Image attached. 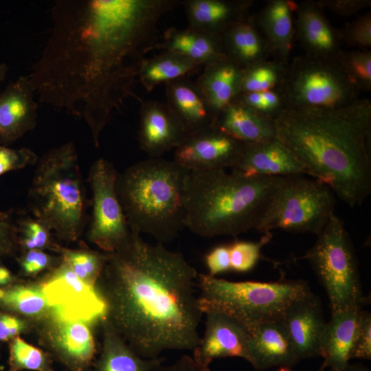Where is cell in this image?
I'll return each mask as SVG.
<instances>
[{"mask_svg":"<svg viewBox=\"0 0 371 371\" xmlns=\"http://www.w3.org/2000/svg\"><path fill=\"white\" fill-rule=\"evenodd\" d=\"M371 359V314L362 311L351 359Z\"/></svg>","mask_w":371,"mask_h":371,"instance_id":"cell-43","label":"cell"},{"mask_svg":"<svg viewBox=\"0 0 371 371\" xmlns=\"http://www.w3.org/2000/svg\"><path fill=\"white\" fill-rule=\"evenodd\" d=\"M295 37L304 54L335 59L341 48L338 29L326 17L324 9L316 1L306 0L296 3Z\"/></svg>","mask_w":371,"mask_h":371,"instance_id":"cell-19","label":"cell"},{"mask_svg":"<svg viewBox=\"0 0 371 371\" xmlns=\"http://www.w3.org/2000/svg\"><path fill=\"white\" fill-rule=\"evenodd\" d=\"M224 56L243 69L269 59L270 49L256 27L251 15L220 36Z\"/></svg>","mask_w":371,"mask_h":371,"instance_id":"cell-26","label":"cell"},{"mask_svg":"<svg viewBox=\"0 0 371 371\" xmlns=\"http://www.w3.org/2000/svg\"><path fill=\"white\" fill-rule=\"evenodd\" d=\"M155 49L184 55L201 66L225 57L219 36L189 27L168 29Z\"/></svg>","mask_w":371,"mask_h":371,"instance_id":"cell-28","label":"cell"},{"mask_svg":"<svg viewBox=\"0 0 371 371\" xmlns=\"http://www.w3.org/2000/svg\"><path fill=\"white\" fill-rule=\"evenodd\" d=\"M256 370L289 367L299 362L282 318L266 321L250 329L247 359Z\"/></svg>","mask_w":371,"mask_h":371,"instance_id":"cell-20","label":"cell"},{"mask_svg":"<svg viewBox=\"0 0 371 371\" xmlns=\"http://www.w3.org/2000/svg\"><path fill=\"white\" fill-rule=\"evenodd\" d=\"M180 0H59L30 81L38 99L87 124L93 144L113 112L133 95L158 23Z\"/></svg>","mask_w":371,"mask_h":371,"instance_id":"cell-1","label":"cell"},{"mask_svg":"<svg viewBox=\"0 0 371 371\" xmlns=\"http://www.w3.org/2000/svg\"><path fill=\"white\" fill-rule=\"evenodd\" d=\"M233 102L242 104L271 121L287 107L278 89L240 93L236 95Z\"/></svg>","mask_w":371,"mask_h":371,"instance_id":"cell-37","label":"cell"},{"mask_svg":"<svg viewBox=\"0 0 371 371\" xmlns=\"http://www.w3.org/2000/svg\"><path fill=\"white\" fill-rule=\"evenodd\" d=\"M107 300L112 326L146 359L167 350H193L203 314L198 273L181 253L146 242L133 229L107 255Z\"/></svg>","mask_w":371,"mask_h":371,"instance_id":"cell-2","label":"cell"},{"mask_svg":"<svg viewBox=\"0 0 371 371\" xmlns=\"http://www.w3.org/2000/svg\"><path fill=\"white\" fill-rule=\"evenodd\" d=\"M200 65L188 57L170 51L150 58H144L138 74L142 86L151 91L156 86L175 80L186 78L196 72Z\"/></svg>","mask_w":371,"mask_h":371,"instance_id":"cell-29","label":"cell"},{"mask_svg":"<svg viewBox=\"0 0 371 371\" xmlns=\"http://www.w3.org/2000/svg\"><path fill=\"white\" fill-rule=\"evenodd\" d=\"M362 311L363 308H352L331 313L319 343L323 367L341 371L349 363Z\"/></svg>","mask_w":371,"mask_h":371,"instance_id":"cell-23","label":"cell"},{"mask_svg":"<svg viewBox=\"0 0 371 371\" xmlns=\"http://www.w3.org/2000/svg\"><path fill=\"white\" fill-rule=\"evenodd\" d=\"M165 85L166 103L188 137L214 125L216 115L195 81L181 78Z\"/></svg>","mask_w":371,"mask_h":371,"instance_id":"cell-21","label":"cell"},{"mask_svg":"<svg viewBox=\"0 0 371 371\" xmlns=\"http://www.w3.org/2000/svg\"><path fill=\"white\" fill-rule=\"evenodd\" d=\"M205 260L210 276L231 269L229 245L216 247L205 256Z\"/></svg>","mask_w":371,"mask_h":371,"instance_id":"cell-46","label":"cell"},{"mask_svg":"<svg viewBox=\"0 0 371 371\" xmlns=\"http://www.w3.org/2000/svg\"><path fill=\"white\" fill-rule=\"evenodd\" d=\"M18 245V229L12 213L0 210V258L12 254Z\"/></svg>","mask_w":371,"mask_h":371,"instance_id":"cell-42","label":"cell"},{"mask_svg":"<svg viewBox=\"0 0 371 371\" xmlns=\"http://www.w3.org/2000/svg\"><path fill=\"white\" fill-rule=\"evenodd\" d=\"M243 70L226 57L203 65L195 82L216 117L239 93Z\"/></svg>","mask_w":371,"mask_h":371,"instance_id":"cell-25","label":"cell"},{"mask_svg":"<svg viewBox=\"0 0 371 371\" xmlns=\"http://www.w3.org/2000/svg\"><path fill=\"white\" fill-rule=\"evenodd\" d=\"M38 157L30 148H11L0 144V176L37 163Z\"/></svg>","mask_w":371,"mask_h":371,"instance_id":"cell-41","label":"cell"},{"mask_svg":"<svg viewBox=\"0 0 371 371\" xmlns=\"http://www.w3.org/2000/svg\"><path fill=\"white\" fill-rule=\"evenodd\" d=\"M271 232L265 233L258 242L236 240L229 245L231 269L247 272L254 267L260 257L262 247L269 242Z\"/></svg>","mask_w":371,"mask_h":371,"instance_id":"cell-39","label":"cell"},{"mask_svg":"<svg viewBox=\"0 0 371 371\" xmlns=\"http://www.w3.org/2000/svg\"><path fill=\"white\" fill-rule=\"evenodd\" d=\"M14 281V276L12 273L0 262V288L7 286Z\"/></svg>","mask_w":371,"mask_h":371,"instance_id":"cell-49","label":"cell"},{"mask_svg":"<svg viewBox=\"0 0 371 371\" xmlns=\"http://www.w3.org/2000/svg\"><path fill=\"white\" fill-rule=\"evenodd\" d=\"M282 319L299 361L319 356V343L326 322L322 302L312 291L293 301Z\"/></svg>","mask_w":371,"mask_h":371,"instance_id":"cell-15","label":"cell"},{"mask_svg":"<svg viewBox=\"0 0 371 371\" xmlns=\"http://www.w3.org/2000/svg\"><path fill=\"white\" fill-rule=\"evenodd\" d=\"M3 369V367L0 366V370Z\"/></svg>","mask_w":371,"mask_h":371,"instance_id":"cell-53","label":"cell"},{"mask_svg":"<svg viewBox=\"0 0 371 371\" xmlns=\"http://www.w3.org/2000/svg\"><path fill=\"white\" fill-rule=\"evenodd\" d=\"M277 89L287 107L297 109L339 108L360 94L336 59L306 54L289 60Z\"/></svg>","mask_w":371,"mask_h":371,"instance_id":"cell-9","label":"cell"},{"mask_svg":"<svg viewBox=\"0 0 371 371\" xmlns=\"http://www.w3.org/2000/svg\"><path fill=\"white\" fill-rule=\"evenodd\" d=\"M41 289L48 306L62 322H90L106 311L104 300L92 285L78 278L63 261Z\"/></svg>","mask_w":371,"mask_h":371,"instance_id":"cell-12","label":"cell"},{"mask_svg":"<svg viewBox=\"0 0 371 371\" xmlns=\"http://www.w3.org/2000/svg\"><path fill=\"white\" fill-rule=\"evenodd\" d=\"M188 135L166 103L142 102L137 139L139 148L150 157H161L179 147Z\"/></svg>","mask_w":371,"mask_h":371,"instance_id":"cell-16","label":"cell"},{"mask_svg":"<svg viewBox=\"0 0 371 371\" xmlns=\"http://www.w3.org/2000/svg\"><path fill=\"white\" fill-rule=\"evenodd\" d=\"M117 176L113 164L100 158L91 165L88 177L92 192L88 238L108 252L117 249L130 232L116 190Z\"/></svg>","mask_w":371,"mask_h":371,"instance_id":"cell-11","label":"cell"},{"mask_svg":"<svg viewBox=\"0 0 371 371\" xmlns=\"http://www.w3.org/2000/svg\"><path fill=\"white\" fill-rule=\"evenodd\" d=\"M189 171L173 160L150 157L118 174L116 190L129 228L161 244L177 237L186 228Z\"/></svg>","mask_w":371,"mask_h":371,"instance_id":"cell-5","label":"cell"},{"mask_svg":"<svg viewBox=\"0 0 371 371\" xmlns=\"http://www.w3.org/2000/svg\"><path fill=\"white\" fill-rule=\"evenodd\" d=\"M152 371H211L209 367L200 365L194 361L192 357L185 355L174 363L163 365V363Z\"/></svg>","mask_w":371,"mask_h":371,"instance_id":"cell-48","label":"cell"},{"mask_svg":"<svg viewBox=\"0 0 371 371\" xmlns=\"http://www.w3.org/2000/svg\"><path fill=\"white\" fill-rule=\"evenodd\" d=\"M276 137L306 175L350 207L371 193V101L359 98L335 109L286 107L273 120Z\"/></svg>","mask_w":371,"mask_h":371,"instance_id":"cell-3","label":"cell"},{"mask_svg":"<svg viewBox=\"0 0 371 371\" xmlns=\"http://www.w3.org/2000/svg\"><path fill=\"white\" fill-rule=\"evenodd\" d=\"M336 60L359 91H371V51L341 49Z\"/></svg>","mask_w":371,"mask_h":371,"instance_id":"cell-35","label":"cell"},{"mask_svg":"<svg viewBox=\"0 0 371 371\" xmlns=\"http://www.w3.org/2000/svg\"><path fill=\"white\" fill-rule=\"evenodd\" d=\"M36 164L27 195L32 214L61 239L76 240L89 202L74 142L47 150Z\"/></svg>","mask_w":371,"mask_h":371,"instance_id":"cell-6","label":"cell"},{"mask_svg":"<svg viewBox=\"0 0 371 371\" xmlns=\"http://www.w3.org/2000/svg\"><path fill=\"white\" fill-rule=\"evenodd\" d=\"M28 76L10 82L0 93V144L8 146L36 126L38 103Z\"/></svg>","mask_w":371,"mask_h":371,"instance_id":"cell-17","label":"cell"},{"mask_svg":"<svg viewBox=\"0 0 371 371\" xmlns=\"http://www.w3.org/2000/svg\"><path fill=\"white\" fill-rule=\"evenodd\" d=\"M18 262L24 274L35 275L53 265L55 258L42 250L31 249L24 251Z\"/></svg>","mask_w":371,"mask_h":371,"instance_id":"cell-44","label":"cell"},{"mask_svg":"<svg viewBox=\"0 0 371 371\" xmlns=\"http://www.w3.org/2000/svg\"><path fill=\"white\" fill-rule=\"evenodd\" d=\"M246 145L214 125L187 137L175 149L173 161L189 170L232 168Z\"/></svg>","mask_w":371,"mask_h":371,"instance_id":"cell-13","label":"cell"},{"mask_svg":"<svg viewBox=\"0 0 371 371\" xmlns=\"http://www.w3.org/2000/svg\"><path fill=\"white\" fill-rule=\"evenodd\" d=\"M18 245L24 251L41 250L54 246L51 238V229L36 218L25 217L17 223Z\"/></svg>","mask_w":371,"mask_h":371,"instance_id":"cell-38","label":"cell"},{"mask_svg":"<svg viewBox=\"0 0 371 371\" xmlns=\"http://www.w3.org/2000/svg\"><path fill=\"white\" fill-rule=\"evenodd\" d=\"M231 170L247 177L306 175L295 155L276 137L247 144L238 162Z\"/></svg>","mask_w":371,"mask_h":371,"instance_id":"cell-18","label":"cell"},{"mask_svg":"<svg viewBox=\"0 0 371 371\" xmlns=\"http://www.w3.org/2000/svg\"><path fill=\"white\" fill-rule=\"evenodd\" d=\"M254 0H185L181 4L188 27L219 36L247 19Z\"/></svg>","mask_w":371,"mask_h":371,"instance_id":"cell-22","label":"cell"},{"mask_svg":"<svg viewBox=\"0 0 371 371\" xmlns=\"http://www.w3.org/2000/svg\"><path fill=\"white\" fill-rule=\"evenodd\" d=\"M66 263L80 280L93 284L107 260V255L85 249H67L56 247Z\"/></svg>","mask_w":371,"mask_h":371,"instance_id":"cell-34","label":"cell"},{"mask_svg":"<svg viewBox=\"0 0 371 371\" xmlns=\"http://www.w3.org/2000/svg\"><path fill=\"white\" fill-rule=\"evenodd\" d=\"M341 43L348 46L357 47L361 50L371 47V12L359 16L354 21L338 29Z\"/></svg>","mask_w":371,"mask_h":371,"instance_id":"cell-40","label":"cell"},{"mask_svg":"<svg viewBox=\"0 0 371 371\" xmlns=\"http://www.w3.org/2000/svg\"><path fill=\"white\" fill-rule=\"evenodd\" d=\"M330 371H334L330 370ZM341 371H370L368 368L361 364H351L348 363L342 370Z\"/></svg>","mask_w":371,"mask_h":371,"instance_id":"cell-50","label":"cell"},{"mask_svg":"<svg viewBox=\"0 0 371 371\" xmlns=\"http://www.w3.org/2000/svg\"><path fill=\"white\" fill-rule=\"evenodd\" d=\"M303 256L325 289L331 313L363 308L368 304L360 281L355 251L341 218L333 213Z\"/></svg>","mask_w":371,"mask_h":371,"instance_id":"cell-8","label":"cell"},{"mask_svg":"<svg viewBox=\"0 0 371 371\" xmlns=\"http://www.w3.org/2000/svg\"><path fill=\"white\" fill-rule=\"evenodd\" d=\"M8 68L5 63H0V83L5 79Z\"/></svg>","mask_w":371,"mask_h":371,"instance_id":"cell-51","label":"cell"},{"mask_svg":"<svg viewBox=\"0 0 371 371\" xmlns=\"http://www.w3.org/2000/svg\"><path fill=\"white\" fill-rule=\"evenodd\" d=\"M214 126L232 137L247 144L276 137L273 121L235 102L217 114Z\"/></svg>","mask_w":371,"mask_h":371,"instance_id":"cell-27","label":"cell"},{"mask_svg":"<svg viewBox=\"0 0 371 371\" xmlns=\"http://www.w3.org/2000/svg\"><path fill=\"white\" fill-rule=\"evenodd\" d=\"M57 347L61 359L73 371L84 370L95 353L92 335L81 322H63L58 333Z\"/></svg>","mask_w":371,"mask_h":371,"instance_id":"cell-30","label":"cell"},{"mask_svg":"<svg viewBox=\"0 0 371 371\" xmlns=\"http://www.w3.org/2000/svg\"><path fill=\"white\" fill-rule=\"evenodd\" d=\"M197 282L198 303L203 313L210 310L224 312L249 330L262 322L282 318L293 301L311 291L302 280L231 282L200 273Z\"/></svg>","mask_w":371,"mask_h":371,"instance_id":"cell-7","label":"cell"},{"mask_svg":"<svg viewBox=\"0 0 371 371\" xmlns=\"http://www.w3.org/2000/svg\"><path fill=\"white\" fill-rule=\"evenodd\" d=\"M287 65L265 60L243 70L239 93L277 89L282 82Z\"/></svg>","mask_w":371,"mask_h":371,"instance_id":"cell-33","label":"cell"},{"mask_svg":"<svg viewBox=\"0 0 371 371\" xmlns=\"http://www.w3.org/2000/svg\"><path fill=\"white\" fill-rule=\"evenodd\" d=\"M0 306L25 315L41 314L49 307L42 289L21 284L0 288Z\"/></svg>","mask_w":371,"mask_h":371,"instance_id":"cell-32","label":"cell"},{"mask_svg":"<svg viewBox=\"0 0 371 371\" xmlns=\"http://www.w3.org/2000/svg\"><path fill=\"white\" fill-rule=\"evenodd\" d=\"M9 365L10 371H54L47 355L19 336L10 342Z\"/></svg>","mask_w":371,"mask_h":371,"instance_id":"cell-36","label":"cell"},{"mask_svg":"<svg viewBox=\"0 0 371 371\" xmlns=\"http://www.w3.org/2000/svg\"><path fill=\"white\" fill-rule=\"evenodd\" d=\"M205 332L192 351L193 359L209 367L215 359L240 357L246 360L249 329L240 321L222 311H205Z\"/></svg>","mask_w":371,"mask_h":371,"instance_id":"cell-14","label":"cell"},{"mask_svg":"<svg viewBox=\"0 0 371 371\" xmlns=\"http://www.w3.org/2000/svg\"><path fill=\"white\" fill-rule=\"evenodd\" d=\"M164 361L159 357H140L109 327L103 352L95 371H152Z\"/></svg>","mask_w":371,"mask_h":371,"instance_id":"cell-31","label":"cell"},{"mask_svg":"<svg viewBox=\"0 0 371 371\" xmlns=\"http://www.w3.org/2000/svg\"><path fill=\"white\" fill-rule=\"evenodd\" d=\"M324 369L325 368L321 366L320 368L318 369L317 371H324ZM274 371H294V370L291 369V368L289 367H280V368Z\"/></svg>","mask_w":371,"mask_h":371,"instance_id":"cell-52","label":"cell"},{"mask_svg":"<svg viewBox=\"0 0 371 371\" xmlns=\"http://www.w3.org/2000/svg\"><path fill=\"white\" fill-rule=\"evenodd\" d=\"M285 177H247L225 169L190 170L186 228L202 237L257 230Z\"/></svg>","mask_w":371,"mask_h":371,"instance_id":"cell-4","label":"cell"},{"mask_svg":"<svg viewBox=\"0 0 371 371\" xmlns=\"http://www.w3.org/2000/svg\"><path fill=\"white\" fill-rule=\"evenodd\" d=\"M335 204L333 192L323 183L302 175L286 177L257 230L318 235L334 213Z\"/></svg>","mask_w":371,"mask_h":371,"instance_id":"cell-10","label":"cell"},{"mask_svg":"<svg viewBox=\"0 0 371 371\" xmlns=\"http://www.w3.org/2000/svg\"><path fill=\"white\" fill-rule=\"evenodd\" d=\"M317 3L323 8L343 16H350L361 9L371 5L370 0H318Z\"/></svg>","mask_w":371,"mask_h":371,"instance_id":"cell-45","label":"cell"},{"mask_svg":"<svg viewBox=\"0 0 371 371\" xmlns=\"http://www.w3.org/2000/svg\"><path fill=\"white\" fill-rule=\"evenodd\" d=\"M295 4L288 0H269L258 13L254 23L266 41L271 56L287 65L295 38L293 10Z\"/></svg>","mask_w":371,"mask_h":371,"instance_id":"cell-24","label":"cell"},{"mask_svg":"<svg viewBox=\"0 0 371 371\" xmlns=\"http://www.w3.org/2000/svg\"><path fill=\"white\" fill-rule=\"evenodd\" d=\"M25 322L14 315L0 311V341L17 337L25 329Z\"/></svg>","mask_w":371,"mask_h":371,"instance_id":"cell-47","label":"cell"}]
</instances>
